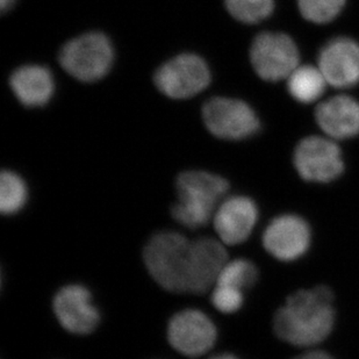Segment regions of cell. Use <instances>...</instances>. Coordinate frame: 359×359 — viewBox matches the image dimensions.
I'll use <instances>...</instances> for the list:
<instances>
[{"label": "cell", "instance_id": "24", "mask_svg": "<svg viewBox=\"0 0 359 359\" xmlns=\"http://www.w3.org/2000/svg\"><path fill=\"white\" fill-rule=\"evenodd\" d=\"M15 1H17V0H0L1 11L6 12V11L10 10L11 7L13 6Z\"/></svg>", "mask_w": 359, "mask_h": 359}, {"label": "cell", "instance_id": "14", "mask_svg": "<svg viewBox=\"0 0 359 359\" xmlns=\"http://www.w3.org/2000/svg\"><path fill=\"white\" fill-rule=\"evenodd\" d=\"M228 261L227 250L220 240L213 238L194 240V268L189 294H205L212 290Z\"/></svg>", "mask_w": 359, "mask_h": 359}, {"label": "cell", "instance_id": "4", "mask_svg": "<svg viewBox=\"0 0 359 359\" xmlns=\"http://www.w3.org/2000/svg\"><path fill=\"white\" fill-rule=\"evenodd\" d=\"M114 49L102 33L90 32L72 39L62 47L58 62L77 81L92 83L104 79L112 68Z\"/></svg>", "mask_w": 359, "mask_h": 359}, {"label": "cell", "instance_id": "3", "mask_svg": "<svg viewBox=\"0 0 359 359\" xmlns=\"http://www.w3.org/2000/svg\"><path fill=\"white\" fill-rule=\"evenodd\" d=\"M147 270L161 287L189 293L194 268V241L176 231L154 235L143 250Z\"/></svg>", "mask_w": 359, "mask_h": 359}, {"label": "cell", "instance_id": "12", "mask_svg": "<svg viewBox=\"0 0 359 359\" xmlns=\"http://www.w3.org/2000/svg\"><path fill=\"white\" fill-rule=\"evenodd\" d=\"M257 221V205L245 196H233L222 200L213 217L217 236L226 245L245 242L250 238Z\"/></svg>", "mask_w": 359, "mask_h": 359}, {"label": "cell", "instance_id": "5", "mask_svg": "<svg viewBox=\"0 0 359 359\" xmlns=\"http://www.w3.org/2000/svg\"><path fill=\"white\" fill-rule=\"evenodd\" d=\"M203 123L217 139L241 141L256 135L261 122L254 109L238 99L215 97L203 106Z\"/></svg>", "mask_w": 359, "mask_h": 359}, {"label": "cell", "instance_id": "2", "mask_svg": "<svg viewBox=\"0 0 359 359\" xmlns=\"http://www.w3.org/2000/svg\"><path fill=\"white\" fill-rule=\"evenodd\" d=\"M176 190L177 201L171 207V215L184 227L199 229L213 219L229 191V183L219 175L191 170L177 177Z\"/></svg>", "mask_w": 359, "mask_h": 359}, {"label": "cell", "instance_id": "1", "mask_svg": "<svg viewBox=\"0 0 359 359\" xmlns=\"http://www.w3.org/2000/svg\"><path fill=\"white\" fill-rule=\"evenodd\" d=\"M336 321L334 292L325 285L302 288L288 295L276 312L278 339L298 348H313L328 339Z\"/></svg>", "mask_w": 359, "mask_h": 359}, {"label": "cell", "instance_id": "9", "mask_svg": "<svg viewBox=\"0 0 359 359\" xmlns=\"http://www.w3.org/2000/svg\"><path fill=\"white\" fill-rule=\"evenodd\" d=\"M262 242L272 257L291 263L307 254L312 243V229L300 215L281 214L266 226Z\"/></svg>", "mask_w": 359, "mask_h": 359}, {"label": "cell", "instance_id": "22", "mask_svg": "<svg viewBox=\"0 0 359 359\" xmlns=\"http://www.w3.org/2000/svg\"><path fill=\"white\" fill-rule=\"evenodd\" d=\"M210 302L219 312L233 314L243 306L244 292L224 285H215L210 295Z\"/></svg>", "mask_w": 359, "mask_h": 359}, {"label": "cell", "instance_id": "17", "mask_svg": "<svg viewBox=\"0 0 359 359\" xmlns=\"http://www.w3.org/2000/svg\"><path fill=\"white\" fill-rule=\"evenodd\" d=\"M325 76L320 68L313 65H302L288 76L287 88L290 95L302 104L316 102L325 92Z\"/></svg>", "mask_w": 359, "mask_h": 359}, {"label": "cell", "instance_id": "18", "mask_svg": "<svg viewBox=\"0 0 359 359\" xmlns=\"http://www.w3.org/2000/svg\"><path fill=\"white\" fill-rule=\"evenodd\" d=\"M28 189L18 173L4 170L0 175V212L4 215L19 213L27 203Z\"/></svg>", "mask_w": 359, "mask_h": 359}, {"label": "cell", "instance_id": "16", "mask_svg": "<svg viewBox=\"0 0 359 359\" xmlns=\"http://www.w3.org/2000/svg\"><path fill=\"white\" fill-rule=\"evenodd\" d=\"M11 90L26 107H40L50 102L55 93V79L43 65H22L10 77Z\"/></svg>", "mask_w": 359, "mask_h": 359}, {"label": "cell", "instance_id": "7", "mask_svg": "<svg viewBox=\"0 0 359 359\" xmlns=\"http://www.w3.org/2000/svg\"><path fill=\"white\" fill-rule=\"evenodd\" d=\"M206 61L198 55L180 54L161 65L154 81L158 91L171 99L192 98L210 84Z\"/></svg>", "mask_w": 359, "mask_h": 359}, {"label": "cell", "instance_id": "10", "mask_svg": "<svg viewBox=\"0 0 359 359\" xmlns=\"http://www.w3.org/2000/svg\"><path fill=\"white\" fill-rule=\"evenodd\" d=\"M217 327L201 311L185 309L170 319L168 341L173 349L190 358L208 353L217 341Z\"/></svg>", "mask_w": 359, "mask_h": 359}, {"label": "cell", "instance_id": "6", "mask_svg": "<svg viewBox=\"0 0 359 359\" xmlns=\"http://www.w3.org/2000/svg\"><path fill=\"white\" fill-rule=\"evenodd\" d=\"M293 165L305 182L318 184L335 182L346 168L335 140L321 136H309L297 144Z\"/></svg>", "mask_w": 359, "mask_h": 359}, {"label": "cell", "instance_id": "15", "mask_svg": "<svg viewBox=\"0 0 359 359\" xmlns=\"http://www.w3.org/2000/svg\"><path fill=\"white\" fill-rule=\"evenodd\" d=\"M316 122L332 140L359 135V102L349 95H336L318 106Z\"/></svg>", "mask_w": 359, "mask_h": 359}, {"label": "cell", "instance_id": "25", "mask_svg": "<svg viewBox=\"0 0 359 359\" xmlns=\"http://www.w3.org/2000/svg\"><path fill=\"white\" fill-rule=\"evenodd\" d=\"M210 359H238L236 357L233 356L231 353H224V355H219V356L213 357V358Z\"/></svg>", "mask_w": 359, "mask_h": 359}, {"label": "cell", "instance_id": "23", "mask_svg": "<svg viewBox=\"0 0 359 359\" xmlns=\"http://www.w3.org/2000/svg\"><path fill=\"white\" fill-rule=\"evenodd\" d=\"M294 359H335L332 355L321 350H309L307 353H302Z\"/></svg>", "mask_w": 359, "mask_h": 359}, {"label": "cell", "instance_id": "13", "mask_svg": "<svg viewBox=\"0 0 359 359\" xmlns=\"http://www.w3.org/2000/svg\"><path fill=\"white\" fill-rule=\"evenodd\" d=\"M319 68L328 84L355 86L359 83V44L349 38L329 41L320 51Z\"/></svg>", "mask_w": 359, "mask_h": 359}, {"label": "cell", "instance_id": "8", "mask_svg": "<svg viewBox=\"0 0 359 359\" xmlns=\"http://www.w3.org/2000/svg\"><path fill=\"white\" fill-rule=\"evenodd\" d=\"M252 68L262 79L278 81L299 67V50L294 41L283 33L264 32L252 41L250 48Z\"/></svg>", "mask_w": 359, "mask_h": 359}, {"label": "cell", "instance_id": "21", "mask_svg": "<svg viewBox=\"0 0 359 359\" xmlns=\"http://www.w3.org/2000/svg\"><path fill=\"white\" fill-rule=\"evenodd\" d=\"M299 10L306 20L327 24L343 10L346 0H298Z\"/></svg>", "mask_w": 359, "mask_h": 359}, {"label": "cell", "instance_id": "19", "mask_svg": "<svg viewBox=\"0 0 359 359\" xmlns=\"http://www.w3.org/2000/svg\"><path fill=\"white\" fill-rule=\"evenodd\" d=\"M258 277L259 272L252 262L245 258H236L226 263L215 285L231 286L245 292L254 287Z\"/></svg>", "mask_w": 359, "mask_h": 359}, {"label": "cell", "instance_id": "20", "mask_svg": "<svg viewBox=\"0 0 359 359\" xmlns=\"http://www.w3.org/2000/svg\"><path fill=\"white\" fill-rule=\"evenodd\" d=\"M231 17L244 24H257L271 15L275 0H224Z\"/></svg>", "mask_w": 359, "mask_h": 359}, {"label": "cell", "instance_id": "11", "mask_svg": "<svg viewBox=\"0 0 359 359\" xmlns=\"http://www.w3.org/2000/svg\"><path fill=\"white\" fill-rule=\"evenodd\" d=\"M53 309L60 325L75 335L95 332L100 314L91 300V293L81 285H67L56 293Z\"/></svg>", "mask_w": 359, "mask_h": 359}]
</instances>
